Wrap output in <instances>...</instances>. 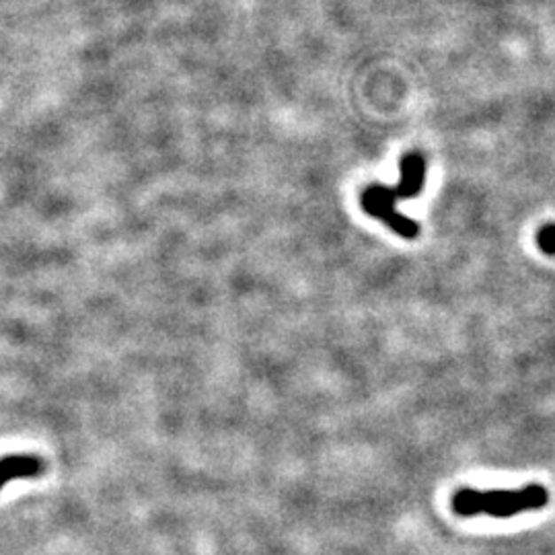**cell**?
Segmentation results:
<instances>
[{
    "label": "cell",
    "instance_id": "obj_4",
    "mask_svg": "<svg viewBox=\"0 0 555 555\" xmlns=\"http://www.w3.org/2000/svg\"><path fill=\"white\" fill-rule=\"evenodd\" d=\"M43 471V463L35 455H6L0 459V489L9 481L29 480Z\"/></svg>",
    "mask_w": 555,
    "mask_h": 555
},
{
    "label": "cell",
    "instance_id": "obj_1",
    "mask_svg": "<svg viewBox=\"0 0 555 555\" xmlns=\"http://www.w3.org/2000/svg\"><path fill=\"white\" fill-rule=\"evenodd\" d=\"M550 502V492L539 483H528L514 489H475L461 488L453 496V510L459 516H492L510 519L528 510H541Z\"/></svg>",
    "mask_w": 555,
    "mask_h": 555
},
{
    "label": "cell",
    "instance_id": "obj_5",
    "mask_svg": "<svg viewBox=\"0 0 555 555\" xmlns=\"http://www.w3.org/2000/svg\"><path fill=\"white\" fill-rule=\"evenodd\" d=\"M539 247L545 251V254L555 255V224H547L545 229H541L537 237Z\"/></svg>",
    "mask_w": 555,
    "mask_h": 555
},
{
    "label": "cell",
    "instance_id": "obj_2",
    "mask_svg": "<svg viewBox=\"0 0 555 555\" xmlns=\"http://www.w3.org/2000/svg\"><path fill=\"white\" fill-rule=\"evenodd\" d=\"M395 204L397 196L393 187L371 185L363 193V208L366 210V215L383 221L387 227L393 232H397V235H402L403 238H416L419 235L418 223L403 216L402 212H397Z\"/></svg>",
    "mask_w": 555,
    "mask_h": 555
},
{
    "label": "cell",
    "instance_id": "obj_3",
    "mask_svg": "<svg viewBox=\"0 0 555 555\" xmlns=\"http://www.w3.org/2000/svg\"><path fill=\"white\" fill-rule=\"evenodd\" d=\"M399 171H402V179L393 187L395 190L397 199H408L419 196L426 184V160L422 154L410 152L405 154L399 163Z\"/></svg>",
    "mask_w": 555,
    "mask_h": 555
}]
</instances>
